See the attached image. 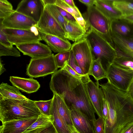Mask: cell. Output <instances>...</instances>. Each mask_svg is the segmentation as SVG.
Instances as JSON below:
<instances>
[{
	"label": "cell",
	"mask_w": 133,
	"mask_h": 133,
	"mask_svg": "<svg viewBox=\"0 0 133 133\" xmlns=\"http://www.w3.org/2000/svg\"><path fill=\"white\" fill-rule=\"evenodd\" d=\"M99 86L109 108L107 117L104 120V133H120L133 121V99L108 81Z\"/></svg>",
	"instance_id": "6da1fadb"
},
{
	"label": "cell",
	"mask_w": 133,
	"mask_h": 133,
	"mask_svg": "<svg viewBox=\"0 0 133 133\" xmlns=\"http://www.w3.org/2000/svg\"><path fill=\"white\" fill-rule=\"evenodd\" d=\"M41 114L34 101L0 97V120L2 123L12 120L38 117Z\"/></svg>",
	"instance_id": "7a4b0ae2"
},
{
	"label": "cell",
	"mask_w": 133,
	"mask_h": 133,
	"mask_svg": "<svg viewBox=\"0 0 133 133\" xmlns=\"http://www.w3.org/2000/svg\"><path fill=\"white\" fill-rule=\"evenodd\" d=\"M84 38L89 45L93 60L99 59L107 72L116 56L114 46L91 28L87 32Z\"/></svg>",
	"instance_id": "3957f363"
},
{
	"label": "cell",
	"mask_w": 133,
	"mask_h": 133,
	"mask_svg": "<svg viewBox=\"0 0 133 133\" xmlns=\"http://www.w3.org/2000/svg\"><path fill=\"white\" fill-rule=\"evenodd\" d=\"M64 100L70 109H76L93 122L95 119V112L87 90L83 83L77 86Z\"/></svg>",
	"instance_id": "277c9868"
},
{
	"label": "cell",
	"mask_w": 133,
	"mask_h": 133,
	"mask_svg": "<svg viewBox=\"0 0 133 133\" xmlns=\"http://www.w3.org/2000/svg\"><path fill=\"white\" fill-rule=\"evenodd\" d=\"M49 85L50 90L63 99L77 86L83 83L66 70L61 68L52 74Z\"/></svg>",
	"instance_id": "5b68a950"
},
{
	"label": "cell",
	"mask_w": 133,
	"mask_h": 133,
	"mask_svg": "<svg viewBox=\"0 0 133 133\" xmlns=\"http://www.w3.org/2000/svg\"><path fill=\"white\" fill-rule=\"evenodd\" d=\"M87 24V30L91 28L114 45L110 34L111 20L93 5L88 7L83 15Z\"/></svg>",
	"instance_id": "8992f818"
},
{
	"label": "cell",
	"mask_w": 133,
	"mask_h": 133,
	"mask_svg": "<svg viewBox=\"0 0 133 133\" xmlns=\"http://www.w3.org/2000/svg\"><path fill=\"white\" fill-rule=\"evenodd\" d=\"M54 55L42 58H31L26 68V74L32 78L43 77L52 74L58 69L55 61Z\"/></svg>",
	"instance_id": "52a82bcc"
},
{
	"label": "cell",
	"mask_w": 133,
	"mask_h": 133,
	"mask_svg": "<svg viewBox=\"0 0 133 133\" xmlns=\"http://www.w3.org/2000/svg\"><path fill=\"white\" fill-rule=\"evenodd\" d=\"M71 49L84 74L89 76L93 59L87 40L83 38L75 42L72 45Z\"/></svg>",
	"instance_id": "ba28073f"
},
{
	"label": "cell",
	"mask_w": 133,
	"mask_h": 133,
	"mask_svg": "<svg viewBox=\"0 0 133 133\" xmlns=\"http://www.w3.org/2000/svg\"><path fill=\"white\" fill-rule=\"evenodd\" d=\"M10 42L16 46L27 43L42 40L36 26L27 29H19L2 28Z\"/></svg>",
	"instance_id": "9c48e42d"
},
{
	"label": "cell",
	"mask_w": 133,
	"mask_h": 133,
	"mask_svg": "<svg viewBox=\"0 0 133 133\" xmlns=\"http://www.w3.org/2000/svg\"><path fill=\"white\" fill-rule=\"evenodd\" d=\"M107 79L111 84L126 92L133 80V71L124 69L112 64L107 72Z\"/></svg>",
	"instance_id": "30bf717a"
},
{
	"label": "cell",
	"mask_w": 133,
	"mask_h": 133,
	"mask_svg": "<svg viewBox=\"0 0 133 133\" xmlns=\"http://www.w3.org/2000/svg\"><path fill=\"white\" fill-rule=\"evenodd\" d=\"M36 27L44 33L65 39L64 29L46 6Z\"/></svg>",
	"instance_id": "8fae6325"
},
{
	"label": "cell",
	"mask_w": 133,
	"mask_h": 133,
	"mask_svg": "<svg viewBox=\"0 0 133 133\" xmlns=\"http://www.w3.org/2000/svg\"><path fill=\"white\" fill-rule=\"evenodd\" d=\"M45 7L42 0H23L15 10L37 23Z\"/></svg>",
	"instance_id": "7c38bea8"
},
{
	"label": "cell",
	"mask_w": 133,
	"mask_h": 133,
	"mask_svg": "<svg viewBox=\"0 0 133 133\" xmlns=\"http://www.w3.org/2000/svg\"><path fill=\"white\" fill-rule=\"evenodd\" d=\"M37 23L31 18L15 11L3 19L0 18V24L3 28L27 29L36 26Z\"/></svg>",
	"instance_id": "4fadbf2b"
},
{
	"label": "cell",
	"mask_w": 133,
	"mask_h": 133,
	"mask_svg": "<svg viewBox=\"0 0 133 133\" xmlns=\"http://www.w3.org/2000/svg\"><path fill=\"white\" fill-rule=\"evenodd\" d=\"M16 46L23 55L29 56L32 58L45 57L52 54L51 50L47 45L40 42L22 44Z\"/></svg>",
	"instance_id": "5bb4252c"
},
{
	"label": "cell",
	"mask_w": 133,
	"mask_h": 133,
	"mask_svg": "<svg viewBox=\"0 0 133 133\" xmlns=\"http://www.w3.org/2000/svg\"><path fill=\"white\" fill-rule=\"evenodd\" d=\"M98 82L95 83L91 79L86 84L87 90L95 112L103 119L102 104L104 94Z\"/></svg>",
	"instance_id": "9a60e30c"
},
{
	"label": "cell",
	"mask_w": 133,
	"mask_h": 133,
	"mask_svg": "<svg viewBox=\"0 0 133 133\" xmlns=\"http://www.w3.org/2000/svg\"><path fill=\"white\" fill-rule=\"evenodd\" d=\"M38 30L42 40L54 52L59 53L71 49L72 45L67 39L46 34Z\"/></svg>",
	"instance_id": "2e32d148"
},
{
	"label": "cell",
	"mask_w": 133,
	"mask_h": 133,
	"mask_svg": "<svg viewBox=\"0 0 133 133\" xmlns=\"http://www.w3.org/2000/svg\"><path fill=\"white\" fill-rule=\"evenodd\" d=\"M73 125L80 133H95L93 122L78 110L70 109Z\"/></svg>",
	"instance_id": "e0dca14e"
},
{
	"label": "cell",
	"mask_w": 133,
	"mask_h": 133,
	"mask_svg": "<svg viewBox=\"0 0 133 133\" xmlns=\"http://www.w3.org/2000/svg\"><path fill=\"white\" fill-rule=\"evenodd\" d=\"M38 117L13 120L2 123L0 133H23L33 123Z\"/></svg>",
	"instance_id": "ac0fdd59"
},
{
	"label": "cell",
	"mask_w": 133,
	"mask_h": 133,
	"mask_svg": "<svg viewBox=\"0 0 133 133\" xmlns=\"http://www.w3.org/2000/svg\"><path fill=\"white\" fill-rule=\"evenodd\" d=\"M110 32L127 37H133V23L122 18L112 20Z\"/></svg>",
	"instance_id": "d6986e66"
},
{
	"label": "cell",
	"mask_w": 133,
	"mask_h": 133,
	"mask_svg": "<svg viewBox=\"0 0 133 133\" xmlns=\"http://www.w3.org/2000/svg\"><path fill=\"white\" fill-rule=\"evenodd\" d=\"M10 81L13 85L19 89L28 94L36 92L40 87L38 82L32 78H25L11 76Z\"/></svg>",
	"instance_id": "ffe728a7"
},
{
	"label": "cell",
	"mask_w": 133,
	"mask_h": 133,
	"mask_svg": "<svg viewBox=\"0 0 133 133\" xmlns=\"http://www.w3.org/2000/svg\"><path fill=\"white\" fill-rule=\"evenodd\" d=\"M113 0H95V6L104 16L111 21L121 18V12L113 5Z\"/></svg>",
	"instance_id": "44dd1931"
},
{
	"label": "cell",
	"mask_w": 133,
	"mask_h": 133,
	"mask_svg": "<svg viewBox=\"0 0 133 133\" xmlns=\"http://www.w3.org/2000/svg\"><path fill=\"white\" fill-rule=\"evenodd\" d=\"M110 34L115 48L133 57V37H124L111 32Z\"/></svg>",
	"instance_id": "7402d4cb"
},
{
	"label": "cell",
	"mask_w": 133,
	"mask_h": 133,
	"mask_svg": "<svg viewBox=\"0 0 133 133\" xmlns=\"http://www.w3.org/2000/svg\"><path fill=\"white\" fill-rule=\"evenodd\" d=\"M64 30L65 38L75 42L83 38L87 32L78 24L68 22L65 25Z\"/></svg>",
	"instance_id": "603a6c76"
},
{
	"label": "cell",
	"mask_w": 133,
	"mask_h": 133,
	"mask_svg": "<svg viewBox=\"0 0 133 133\" xmlns=\"http://www.w3.org/2000/svg\"><path fill=\"white\" fill-rule=\"evenodd\" d=\"M53 101L56 106L58 112L68 125H72L71 110L64 99L56 94L54 93Z\"/></svg>",
	"instance_id": "cb8c5ba5"
},
{
	"label": "cell",
	"mask_w": 133,
	"mask_h": 133,
	"mask_svg": "<svg viewBox=\"0 0 133 133\" xmlns=\"http://www.w3.org/2000/svg\"><path fill=\"white\" fill-rule=\"evenodd\" d=\"M0 97L3 98L19 100L28 99L22 95L17 87L2 82L0 85Z\"/></svg>",
	"instance_id": "d4e9b609"
},
{
	"label": "cell",
	"mask_w": 133,
	"mask_h": 133,
	"mask_svg": "<svg viewBox=\"0 0 133 133\" xmlns=\"http://www.w3.org/2000/svg\"><path fill=\"white\" fill-rule=\"evenodd\" d=\"M51 115L53 119V124L58 133H70L68 125L60 115L53 100Z\"/></svg>",
	"instance_id": "484cf974"
},
{
	"label": "cell",
	"mask_w": 133,
	"mask_h": 133,
	"mask_svg": "<svg viewBox=\"0 0 133 133\" xmlns=\"http://www.w3.org/2000/svg\"><path fill=\"white\" fill-rule=\"evenodd\" d=\"M115 49L116 56L112 64L124 69L133 71V57Z\"/></svg>",
	"instance_id": "4316f807"
},
{
	"label": "cell",
	"mask_w": 133,
	"mask_h": 133,
	"mask_svg": "<svg viewBox=\"0 0 133 133\" xmlns=\"http://www.w3.org/2000/svg\"><path fill=\"white\" fill-rule=\"evenodd\" d=\"M90 75L92 76L97 82L100 79L107 78V72L99 59L93 60L89 74Z\"/></svg>",
	"instance_id": "83f0119b"
},
{
	"label": "cell",
	"mask_w": 133,
	"mask_h": 133,
	"mask_svg": "<svg viewBox=\"0 0 133 133\" xmlns=\"http://www.w3.org/2000/svg\"><path fill=\"white\" fill-rule=\"evenodd\" d=\"M113 5L121 12L122 16L133 14V0H114Z\"/></svg>",
	"instance_id": "f1b7e54d"
},
{
	"label": "cell",
	"mask_w": 133,
	"mask_h": 133,
	"mask_svg": "<svg viewBox=\"0 0 133 133\" xmlns=\"http://www.w3.org/2000/svg\"><path fill=\"white\" fill-rule=\"evenodd\" d=\"M53 119L51 115L48 116L42 114L37 120L23 133L34 129L47 126L53 124Z\"/></svg>",
	"instance_id": "f546056e"
},
{
	"label": "cell",
	"mask_w": 133,
	"mask_h": 133,
	"mask_svg": "<svg viewBox=\"0 0 133 133\" xmlns=\"http://www.w3.org/2000/svg\"><path fill=\"white\" fill-rule=\"evenodd\" d=\"M52 100V98L47 101H34V102L42 114L50 116Z\"/></svg>",
	"instance_id": "4dcf8cb0"
},
{
	"label": "cell",
	"mask_w": 133,
	"mask_h": 133,
	"mask_svg": "<svg viewBox=\"0 0 133 133\" xmlns=\"http://www.w3.org/2000/svg\"><path fill=\"white\" fill-rule=\"evenodd\" d=\"M70 54V50L54 55L55 63L58 68H63L64 67L69 60Z\"/></svg>",
	"instance_id": "1f68e13d"
},
{
	"label": "cell",
	"mask_w": 133,
	"mask_h": 133,
	"mask_svg": "<svg viewBox=\"0 0 133 133\" xmlns=\"http://www.w3.org/2000/svg\"><path fill=\"white\" fill-rule=\"evenodd\" d=\"M11 4L6 0H0V18L3 19L14 13Z\"/></svg>",
	"instance_id": "d6a6232c"
},
{
	"label": "cell",
	"mask_w": 133,
	"mask_h": 133,
	"mask_svg": "<svg viewBox=\"0 0 133 133\" xmlns=\"http://www.w3.org/2000/svg\"><path fill=\"white\" fill-rule=\"evenodd\" d=\"M52 15L64 29L68 21L62 16L55 4L47 5L45 6Z\"/></svg>",
	"instance_id": "836d02e7"
},
{
	"label": "cell",
	"mask_w": 133,
	"mask_h": 133,
	"mask_svg": "<svg viewBox=\"0 0 133 133\" xmlns=\"http://www.w3.org/2000/svg\"><path fill=\"white\" fill-rule=\"evenodd\" d=\"M18 50L16 47L13 46L8 47L0 44V56H11L19 57L21 55Z\"/></svg>",
	"instance_id": "e575fe53"
},
{
	"label": "cell",
	"mask_w": 133,
	"mask_h": 133,
	"mask_svg": "<svg viewBox=\"0 0 133 133\" xmlns=\"http://www.w3.org/2000/svg\"><path fill=\"white\" fill-rule=\"evenodd\" d=\"M55 5L70 13L75 18H79L82 16L78 9H75L71 8L63 0H56Z\"/></svg>",
	"instance_id": "d590c367"
},
{
	"label": "cell",
	"mask_w": 133,
	"mask_h": 133,
	"mask_svg": "<svg viewBox=\"0 0 133 133\" xmlns=\"http://www.w3.org/2000/svg\"><path fill=\"white\" fill-rule=\"evenodd\" d=\"M66 70L71 75L74 77L81 80L83 83L86 84L90 80L89 76L88 75H82L75 71L68 64H66L64 67L63 68Z\"/></svg>",
	"instance_id": "8d00e7d4"
},
{
	"label": "cell",
	"mask_w": 133,
	"mask_h": 133,
	"mask_svg": "<svg viewBox=\"0 0 133 133\" xmlns=\"http://www.w3.org/2000/svg\"><path fill=\"white\" fill-rule=\"evenodd\" d=\"M67 64L78 73L82 75H84L78 65L72 50L70 49V54Z\"/></svg>",
	"instance_id": "74e56055"
},
{
	"label": "cell",
	"mask_w": 133,
	"mask_h": 133,
	"mask_svg": "<svg viewBox=\"0 0 133 133\" xmlns=\"http://www.w3.org/2000/svg\"><path fill=\"white\" fill-rule=\"evenodd\" d=\"M24 133H58L53 124L37 128Z\"/></svg>",
	"instance_id": "f35d334b"
},
{
	"label": "cell",
	"mask_w": 133,
	"mask_h": 133,
	"mask_svg": "<svg viewBox=\"0 0 133 133\" xmlns=\"http://www.w3.org/2000/svg\"><path fill=\"white\" fill-rule=\"evenodd\" d=\"M95 133H104V120L100 117L93 121Z\"/></svg>",
	"instance_id": "ab89813d"
},
{
	"label": "cell",
	"mask_w": 133,
	"mask_h": 133,
	"mask_svg": "<svg viewBox=\"0 0 133 133\" xmlns=\"http://www.w3.org/2000/svg\"><path fill=\"white\" fill-rule=\"evenodd\" d=\"M56 8L62 16L68 22L72 23L78 24L75 17L71 14L64 10L62 8L56 6Z\"/></svg>",
	"instance_id": "60d3db41"
},
{
	"label": "cell",
	"mask_w": 133,
	"mask_h": 133,
	"mask_svg": "<svg viewBox=\"0 0 133 133\" xmlns=\"http://www.w3.org/2000/svg\"><path fill=\"white\" fill-rule=\"evenodd\" d=\"M2 28L0 24V44L8 47L13 46V45L9 42L7 36L2 30Z\"/></svg>",
	"instance_id": "b9f144b4"
},
{
	"label": "cell",
	"mask_w": 133,
	"mask_h": 133,
	"mask_svg": "<svg viewBox=\"0 0 133 133\" xmlns=\"http://www.w3.org/2000/svg\"><path fill=\"white\" fill-rule=\"evenodd\" d=\"M102 111L103 119L104 120L107 118L109 111V108L106 100L104 96L103 98L102 104Z\"/></svg>",
	"instance_id": "7bdbcfd3"
},
{
	"label": "cell",
	"mask_w": 133,
	"mask_h": 133,
	"mask_svg": "<svg viewBox=\"0 0 133 133\" xmlns=\"http://www.w3.org/2000/svg\"><path fill=\"white\" fill-rule=\"evenodd\" d=\"M120 133H133V121L124 127Z\"/></svg>",
	"instance_id": "ee69618b"
},
{
	"label": "cell",
	"mask_w": 133,
	"mask_h": 133,
	"mask_svg": "<svg viewBox=\"0 0 133 133\" xmlns=\"http://www.w3.org/2000/svg\"><path fill=\"white\" fill-rule=\"evenodd\" d=\"M79 25L86 32L87 30L86 22L82 16L79 18H75Z\"/></svg>",
	"instance_id": "f6af8a7d"
},
{
	"label": "cell",
	"mask_w": 133,
	"mask_h": 133,
	"mask_svg": "<svg viewBox=\"0 0 133 133\" xmlns=\"http://www.w3.org/2000/svg\"><path fill=\"white\" fill-rule=\"evenodd\" d=\"M79 1L88 7L95 5V0H79Z\"/></svg>",
	"instance_id": "bcb514c9"
},
{
	"label": "cell",
	"mask_w": 133,
	"mask_h": 133,
	"mask_svg": "<svg viewBox=\"0 0 133 133\" xmlns=\"http://www.w3.org/2000/svg\"><path fill=\"white\" fill-rule=\"evenodd\" d=\"M68 5L73 9H77L78 8L75 5L74 1L72 0H63Z\"/></svg>",
	"instance_id": "7dc6e473"
},
{
	"label": "cell",
	"mask_w": 133,
	"mask_h": 133,
	"mask_svg": "<svg viewBox=\"0 0 133 133\" xmlns=\"http://www.w3.org/2000/svg\"><path fill=\"white\" fill-rule=\"evenodd\" d=\"M126 92L133 99V80Z\"/></svg>",
	"instance_id": "c3c4849f"
},
{
	"label": "cell",
	"mask_w": 133,
	"mask_h": 133,
	"mask_svg": "<svg viewBox=\"0 0 133 133\" xmlns=\"http://www.w3.org/2000/svg\"><path fill=\"white\" fill-rule=\"evenodd\" d=\"M70 133H80L72 125H68Z\"/></svg>",
	"instance_id": "681fc988"
},
{
	"label": "cell",
	"mask_w": 133,
	"mask_h": 133,
	"mask_svg": "<svg viewBox=\"0 0 133 133\" xmlns=\"http://www.w3.org/2000/svg\"><path fill=\"white\" fill-rule=\"evenodd\" d=\"M42 1L45 6L47 5L55 4L56 0H42Z\"/></svg>",
	"instance_id": "f907efd6"
},
{
	"label": "cell",
	"mask_w": 133,
	"mask_h": 133,
	"mask_svg": "<svg viewBox=\"0 0 133 133\" xmlns=\"http://www.w3.org/2000/svg\"><path fill=\"white\" fill-rule=\"evenodd\" d=\"M121 18L125 19L133 23V14L128 16H122Z\"/></svg>",
	"instance_id": "816d5d0a"
},
{
	"label": "cell",
	"mask_w": 133,
	"mask_h": 133,
	"mask_svg": "<svg viewBox=\"0 0 133 133\" xmlns=\"http://www.w3.org/2000/svg\"><path fill=\"white\" fill-rule=\"evenodd\" d=\"M1 59H0V75L4 72L6 70L4 68V64H2L1 63Z\"/></svg>",
	"instance_id": "f5cc1de1"
}]
</instances>
